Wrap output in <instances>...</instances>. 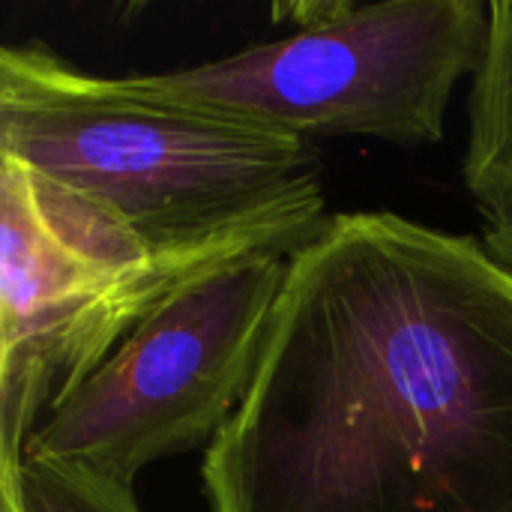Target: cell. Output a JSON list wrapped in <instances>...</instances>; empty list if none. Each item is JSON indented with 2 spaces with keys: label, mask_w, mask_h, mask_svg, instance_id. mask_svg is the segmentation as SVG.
Masks as SVG:
<instances>
[{
  "label": "cell",
  "mask_w": 512,
  "mask_h": 512,
  "mask_svg": "<svg viewBox=\"0 0 512 512\" xmlns=\"http://www.w3.org/2000/svg\"><path fill=\"white\" fill-rule=\"evenodd\" d=\"M201 486L210 512H512L510 267L390 210L330 216Z\"/></svg>",
  "instance_id": "1"
},
{
  "label": "cell",
  "mask_w": 512,
  "mask_h": 512,
  "mask_svg": "<svg viewBox=\"0 0 512 512\" xmlns=\"http://www.w3.org/2000/svg\"><path fill=\"white\" fill-rule=\"evenodd\" d=\"M0 159L102 207L180 279L291 258L330 219L312 138L84 72L36 42L0 48Z\"/></svg>",
  "instance_id": "2"
},
{
  "label": "cell",
  "mask_w": 512,
  "mask_h": 512,
  "mask_svg": "<svg viewBox=\"0 0 512 512\" xmlns=\"http://www.w3.org/2000/svg\"><path fill=\"white\" fill-rule=\"evenodd\" d=\"M294 33L201 66L135 75L171 102L300 138L441 144L450 99L486 39L480 0H312L273 9Z\"/></svg>",
  "instance_id": "3"
},
{
  "label": "cell",
  "mask_w": 512,
  "mask_h": 512,
  "mask_svg": "<svg viewBox=\"0 0 512 512\" xmlns=\"http://www.w3.org/2000/svg\"><path fill=\"white\" fill-rule=\"evenodd\" d=\"M285 273V255H255L174 288L48 408L21 462L132 489L150 465L207 450L258 372Z\"/></svg>",
  "instance_id": "4"
},
{
  "label": "cell",
  "mask_w": 512,
  "mask_h": 512,
  "mask_svg": "<svg viewBox=\"0 0 512 512\" xmlns=\"http://www.w3.org/2000/svg\"><path fill=\"white\" fill-rule=\"evenodd\" d=\"M183 282L111 213L0 159V465Z\"/></svg>",
  "instance_id": "5"
},
{
  "label": "cell",
  "mask_w": 512,
  "mask_h": 512,
  "mask_svg": "<svg viewBox=\"0 0 512 512\" xmlns=\"http://www.w3.org/2000/svg\"><path fill=\"white\" fill-rule=\"evenodd\" d=\"M462 180L483 216V246L512 270V0L486 3V39L471 75Z\"/></svg>",
  "instance_id": "6"
},
{
  "label": "cell",
  "mask_w": 512,
  "mask_h": 512,
  "mask_svg": "<svg viewBox=\"0 0 512 512\" xmlns=\"http://www.w3.org/2000/svg\"><path fill=\"white\" fill-rule=\"evenodd\" d=\"M21 512H141L135 489H123L51 462L0 465Z\"/></svg>",
  "instance_id": "7"
},
{
  "label": "cell",
  "mask_w": 512,
  "mask_h": 512,
  "mask_svg": "<svg viewBox=\"0 0 512 512\" xmlns=\"http://www.w3.org/2000/svg\"><path fill=\"white\" fill-rule=\"evenodd\" d=\"M0 512H21L18 498H15V489H12L9 480H3V477H0Z\"/></svg>",
  "instance_id": "8"
}]
</instances>
